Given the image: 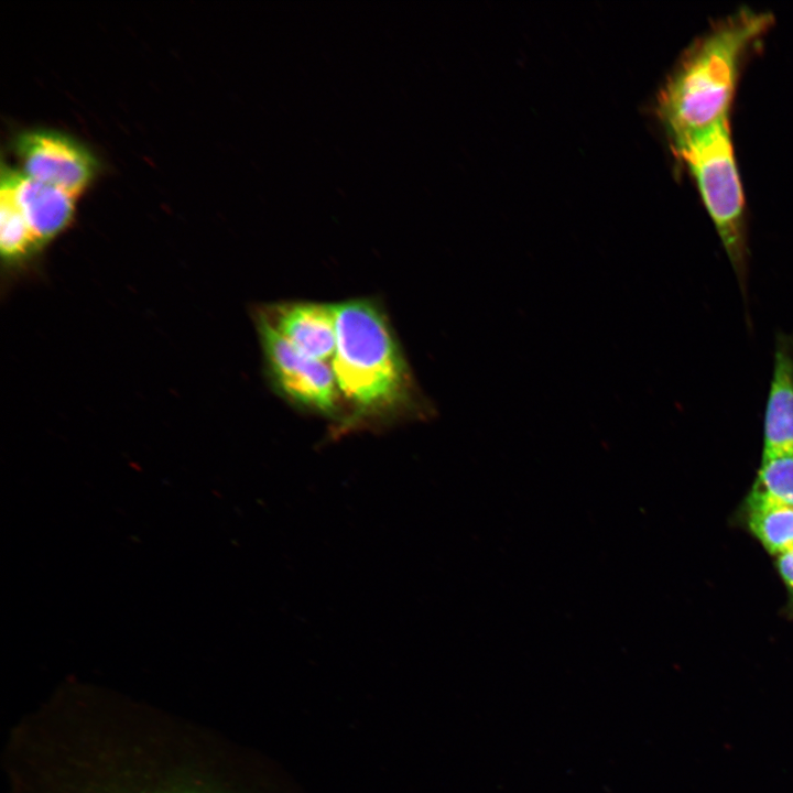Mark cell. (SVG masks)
<instances>
[{"label":"cell","instance_id":"cell-6","mask_svg":"<svg viewBox=\"0 0 793 793\" xmlns=\"http://www.w3.org/2000/svg\"><path fill=\"white\" fill-rule=\"evenodd\" d=\"M1 178L11 187L15 202L41 250L70 224L75 199L65 191L36 181L21 171L2 165Z\"/></svg>","mask_w":793,"mask_h":793},{"label":"cell","instance_id":"cell-11","mask_svg":"<svg viewBox=\"0 0 793 793\" xmlns=\"http://www.w3.org/2000/svg\"><path fill=\"white\" fill-rule=\"evenodd\" d=\"M748 500L793 507V454L761 457Z\"/></svg>","mask_w":793,"mask_h":793},{"label":"cell","instance_id":"cell-7","mask_svg":"<svg viewBox=\"0 0 793 793\" xmlns=\"http://www.w3.org/2000/svg\"><path fill=\"white\" fill-rule=\"evenodd\" d=\"M258 311L298 350L332 365L336 349L334 304L287 302Z\"/></svg>","mask_w":793,"mask_h":793},{"label":"cell","instance_id":"cell-5","mask_svg":"<svg viewBox=\"0 0 793 793\" xmlns=\"http://www.w3.org/2000/svg\"><path fill=\"white\" fill-rule=\"evenodd\" d=\"M13 150L21 172L77 197L93 182L98 164L93 153L72 137L47 129L19 133Z\"/></svg>","mask_w":793,"mask_h":793},{"label":"cell","instance_id":"cell-1","mask_svg":"<svg viewBox=\"0 0 793 793\" xmlns=\"http://www.w3.org/2000/svg\"><path fill=\"white\" fill-rule=\"evenodd\" d=\"M772 24L768 12L740 9L691 44L659 97L673 146L729 118L741 64Z\"/></svg>","mask_w":793,"mask_h":793},{"label":"cell","instance_id":"cell-4","mask_svg":"<svg viewBox=\"0 0 793 793\" xmlns=\"http://www.w3.org/2000/svg\"><path fill=\"white\" fill-rule=\"evenodd\" d=\"M256 327L272 385L291 403L325 417H340V392L329 363L286 340L257 309Z\"/></svg>","mask_w":793,"mask_h":793},{"label":"cell","instance_id":"cell-2","mask_svg":"<svg viewBox=\"0 0 793 793\" xmlns=\"http://www.w3.org/2000/svg\"><path fill=\"white\" fill-rule=\"evenodd\" d=\"M334 308L332 369L352 417L380 420L405 411L413 399L412 379L383 309L369 298L346 300Z\"/></svg>","mask_w":793,"mask_h":793},{"label":"cell","instance_id":"cell-9","mask_svg":"<svg viewBox=\"0 0 793 793\" xmlns=\"http://www.w3.org/2000/svg\"><path fill=\"white\" fill-rule=\"evenodd\" d=\"M734 521L771 556L793 550V507L743 498Z\"/></svg>","mask_w":793,"mask_h":793},{"label":"cell","instance_id":"cell-10","mask_svg":"<svg viewBox=\"0 0 793 793\" xmlns=\"http://www.w3.org/2000/svg\"><path fill=\"white\" fill-rule=\"evenodd\" d=\"M0 253L9 276H15L33 265L40 257L30 228L15 202L10 185L1 178L0 188Z\"/></svg>","mask_w":793,"mask_h":793},{"label":"cell","instance_id":"cell-3","mask_svg":"<svg viewBox=\"0 0 793 793\" xmlns=\"http://www.w3.org/2000/svg\"><path fill=\"white\" fill-rule=\"evenodd\" d=\"M673 148L695 180L747 302L750 249L729 118L696 132Z\"/></svg>","mask_w":793,"mask_h":793},{"label":"cell","instance_id":"cell-8","mask_svg":"<svg viewBox=\"0 0 793 793\" xmlns=\"http://www.w3.org/2000/svg\"><path fill=\"white\" fill-rule=\"evenodd\" d=\"M793 454V333L778 332L767 395L762 456Z\"/></svg>","mask_w":793,"mask_h":793},{"label":"cell","instance_id":"cell-12","mask_svg":"<svg viewBox=\"0 0 793 793\" xmlns=\"http://www.w3.org/2000/svg\"><path fill=\"white\" fill-rule=\"evenodd\" d=\"M773 565L786 594L783 615L793 619V550L774 557Z\"/></svg>","mask_w":793,"mask_h":793}]
</instances>
